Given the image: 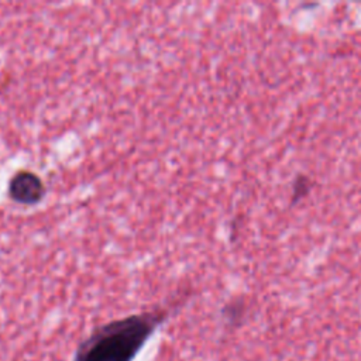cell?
I'll return each instance as SVG.
<instances>
[{
  "mask_svg": "<svg viewBox=\"0 0 361 361\" xmlns=\"http://www.w3.org/2000/svg\"><path fill=\"white\" fill-rule=\"evenodd\" d=\"M8 197L23 206L38 204L47 195L44 180L30 169H20L13 173L7 185Z\"/></svg>",
  "mask_w": 361,
  "mask_h": 361,
  "instance_id": "7a4b0ae2",
  "label": "cell"
},
{
  "mask_svg": "<svg viewBox=\"0 0 361 361\" xmlns=\"http://www.w3.org/2000/svg\"><path fill=\"white\" fill-rule=\"evenodd\" d=\"M313 182L307 175H298L292 183V200L296 202L306 196L312 188Z\"/></svg>",
  "mask_w": 361,
  "mask_h": 361,
  "instance_id": "3957f363",
  "label": "cell"
},
{
  "mask_svg": "<svg viewBox=\"0 0 361 361\" xmlns=\"http://www.w3.org/2000/svg\"><path fill=\"white\" fill-rule=\"evenodd\" d=\"M182 302L131 313L97 326L79 343L72 361H134L147 341Z\"/></svg>",
  "mask_w": 361,
  "mask_h": 361,
  "instance_id": "6da1fadb",
  "label": "cell"
}]
</instances>
